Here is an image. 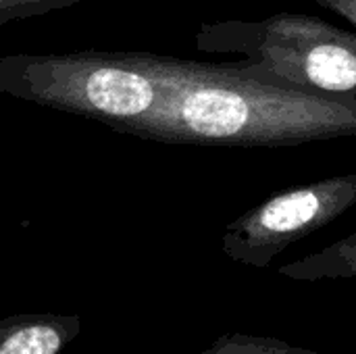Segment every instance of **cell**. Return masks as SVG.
I'll return each mask as SVG.
<instances>
[{
  "mask_svg": "<svg viewBox=\"0 0 356 354\" xmlns=\"http://www.w3.org/2000/svg\"><path fill=\"white\" fill-rule=\"evenodd\" d=\"M179 63L127 50L10 52L0 56V94L131 136L163 102Z\"/></svg>",
  "mask_w": 356,
  "mask_h": 354,
  "instance_id": "cell-2",
  "label": "cell"
},
{
  "mask_svg": "<svg viewBox=\"0 0 356 354\" xmlns=\"http://www.w3.org/2000/svg\"><path fill=\"white\" fill-rule=\"evenodd\" d=\"M136 138L163 144L282 148L356 136V94L317 92L246 61H184Z\"/></svg>",
  "mask_w": 356,
  "mask_h": 354,
  "instance_id": "cell-1",
  "label": "cell"
},
{
  "mask_svg": "<svg viewBox=\"0 0 356 354\" xmlns=\"http://www.w3.org/2000/svg\"><path fill=\"white\" fill-rule=\"evenodd\" d=\"M332 13H336L338 17L350 21L356 27V0H311Z\"/></svg>",
  "mask_w": 356,
  "mask_h": 354,
  "instance_id": "cell-9",
  "label": "cell"
},
{
  "mask_svg": "<svg viewBox=\"0 0 356 354\" xmlns=\"http://www.w3.org/2000/svg\"><path fill=\"white\" fill-rule=\"evenodd\" d=\"M355 204L356 173L286 190L227 223L221 250L234 263L267 269L292 244L330 225Z\"/></svg>",
  "mask_w": 356,
  "mask_h": 354,
  "instance_id": "cell-4",
  "label": "cell"
},
{
  "mask_svg": "<svg viewBox=\"0 0 356 354\" xmlns=\"http://www.w3.org/2000/svg\"><path fill=\"white\" fill-rule=\"evenodd\" d=\"M83 0H0V27L13 21H25L31 17L60 10Z\"/></svg>",
  "mask_w": 356,
  "mask_h": 354,
  "instance_id": "cell-8",
  "label": "cell"
},
{
  "mask_svg": "<svg viewBox=\"0 0 356 354\" xmlns=\"http://www.w3.org/2000/svg\"><path fill=\"white\" fill-rule=\"evenodd\" d=\"M81 330L77 313H17L0 319V354H67Z\"/></svg>",
  "mask_w": 356,
  "mask_h": 354,
  "instance_id": "cell-5",
  "label": "cell"
},
{
  "mask_svg": "<svg viewBox=\"0 0 356 354\" xmlns=\"http://www.w3.org/2000/svg\"><path fill=\"white\" fill-rule=\"evenodd\" d=\"M282 277L294 282H323L356 277V232L277 269Z\"/></svg>",
  "mask_w": 356,
  "mask_h": 354,
  "instance_id": "cell-6",
  "label": "cell"
},
{
  "mask_svg": "<svg viewBox=\"0 0 356 354\" xmlns=\"http://www.w3.org/2000/svg\"><path fill=\"white\" fill-rule=\"evenodd\" d=\"M194 354H321L300 348L275 338H259L246 334H227L215 340L209 348Z\"/></svg>",
  "mask_w": 356,
  "mask_h": 354,
  "instance_id": "cell-7",
  "label": "cell"
},
{
  "mask_svg": "<svg viewBox=\"0 0 356 354\" xmlns=\"http://www.w3.org/2000/svg\"><path fill=\"white\" fill-rule=\"evenodd\" d=\"M196 48L236 54L238 61L300 88L356 94V31L313 15L277 13L254 21L202 23Z\"/></svg>",
  "mask_w": 356,
  "mask_h": 354,
  "instance_id": "cell-3",
  "label": "cell"
}]
</instances>
